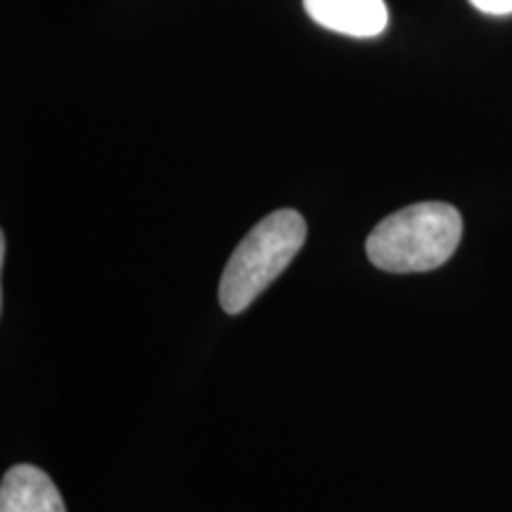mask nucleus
Here are the masks:
<instances>
[{
    "instance_id": "3",
    "label": "nucleus",
    "mask_w": 512,
    "mask_h": 512,
    "mask_svg": "<svg viewBox=\"0 0 512 512\" xmlns=\"http://www.w3.org/2000/svg\"><path fill=\"white\" fill-rule=\"evenodd\" d=\"M304 10L320 27L354 38H373L387 29L384 0H304Z\"/></svg>"
},
{
    "instance_id": "4",
    "label": "nucleus",
    "mask_w": 512,
    "mask_h": 512,
    "mask_svg": "<svg viewBox=\"0 0 512 512\" xmlns=\"http://www.w3.org/2000/svg\"><path fill=\"white\" fill-rule=\"evenodd\" d=\"M0 512H67L53 479L36 465H15L0 484Z\"/></svg>"
},
{
    "instance_id": "2",
    "label": "nucleus",
    "mask_w": 512,
    "mask_h": 512,
    "mask_svg": "<svg viewBox=\"0 0 512 512\" xmlns=\"http://www.w3.org/2000/svg\"><path fill=\"white\" fill-rule=\"evenodd\" d=\"M306 242V221L299 211L278 209L245 235L230 254L219 283L221 309L238 316L280 278Z\"/></svg>"
},
{
    "instance_id": "5",
    "label": "nucleus",
    "mask_w": 512,
    "mask_h": 512,
    "mask_svg": "<svg viewBox=\"0 0 512 512\" xmlns=\"http://www.w3.org/2000/svg\"><path fill=\"white\" fill-rule=\"evenodd\" d=\"M470 3L484 15H512V0H470Z\"/></svg>"
},
{
    "instance_id": "1",
    "label": "nucleus",
    "mask_w": 512,
    "mask_h": 512,
    "mask_svg": "<svg viewBox=\"0 0 512 512\" xmlns=\"http://www.w3.org/2000/svg\"><path fill=\"white\" fill-rule=\"evenodd\" d=\"M463 238V216L446 202L394 211L366 240L370 264L387 273H425L444 266Z\"/></svg>"
}]
</instances>
